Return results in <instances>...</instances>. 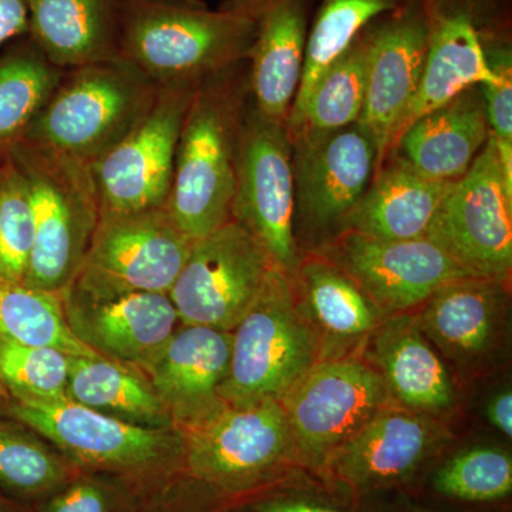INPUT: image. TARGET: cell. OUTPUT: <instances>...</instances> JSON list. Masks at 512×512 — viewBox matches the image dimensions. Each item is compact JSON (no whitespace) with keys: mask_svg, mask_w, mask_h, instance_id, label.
<instances>
[{"mask_svg":"<svg viewBox=\"0 0 512 512\" xmlns=\"http://www.w3.org/2000/svg\"><path fill=\"white\" fill-rule=\"evenodd\" d=\"M487 416L495 429L505 436H512V393L504 390L491 399L487 407Z\"/></svg>","mask_w":512,"mask_h":512,"instance_id":"40","label":"cell"},{"mask_svg":"<svg viewBox=\"0 0 512 512\" xmlns=\"http://www.w3.org/2000/svg\"><path fill=\"white\" fill-rule=\"evenodd\" d=\"M447 440L448 431L436 416L389 402L322 470L357 493H370L410 480Z\"/></svg>","mask_w":512,"mask_h":512,"instance_id":"18","label":"cell"},{"mask_svg":"<svg viewBox=\"0 0 512 512\" xmlns=\"http://www.w3.org/2000/svg\"><path fill=\"white\" fill-rule=\"evenodd\" d=\"M249 103L245 62L198 84L185 113L165 208L194 241L231 221L239 144Z\"/></svg>","mask_w":512,"mask_h":512,"instance_id":"1","label":"cell"},{"mask_svg":"<svg viewBox=\"0 0 512 512\" xmlns=\"http://www.w3.org/2000/svg\"><path fill=\"white\" fill-rule=\"evenodd\" d=\"M295 187V238L312 249L342 231L376 173L377 151L359 123L289 137Z\"/></svg>","mask_w":512,"mask_h":512,"instance_id":"9","label":"cell"},{"mask_svg":"<svg viewBox=\"0 0 512 512\" xmlns=\"http://www.w3.org/2000/svg\"><path fill=\"white\" fill-rule=\"evenodd\" d=\"M60 295L73 335L123 365H143L180 322L168 293H93L69 285Z\"/></svg>","mask_w":512,"mask_h":512,"instance_id":"19","label":"cell"},{"mask_svg":"<svg viewBox=\"0 0 512 512\" xmlns=\"http://www.w3.org/2000/svg\"><path fill=\"white\" fill-rule=\"evenodd\" d=\"M194 242L165 207L100 214L70 285L93 293H168Z\"/></svg>","mask_w":512,"mask_h":512,"instance_id":"10","label":"cell"},{"mask_svg":"<svg viewBox=\"0 0 512 512\" xmlns=\"http://www.w3.org/2000/svg\"><path fill=\"white\" fill-rule=\"evenodd\" d=\"M504 2L423 0L427 20L426 62L419 89L397 127L393 144L424 114L491 79L485 47L497 30L508 25Z\"/></svg>","mask_w":512,"mask_h":512,"instance_id":"16","label":"cell"},{"mask_svg":"<svg viewBox=\"0 0 512 512\" xmlns=\"http://www.w3.org/2000/svg\"><path fill=\"white\" fill-rule=\"evenodd\" d=\"M365 360L382 376L392 402L414 412H447L456 390L416 313L387 316L366 340Z\"/></svg>","mask_w":512,"mask_h":512,"instance_id":"22","label":"cell"},{"mask_svg":"<svg viewBox=\"0 0 512 512\" xmlns=\"http://www.w3.org/2000/svg\"><path fill=\"white\" fill-rule=\"evenodd\" d=\"M419 2L421 0H322L309 28L301 82L288 119L302 110L322 74L367 25L387 13Z\"/></svg>","mask_w":512,"mask_h":512,"instance_id":"31","label":"cell"},{"mask_svg":"<svg viewBox=\"0 0 512 512\" xmlns=\"http://www.w3.org/2000/svg\"><path fill=\"white\" fill-rule=\"evenodd\" d=\"M254 23L235 0H123L120 59L158 87L198 86L248 62Z\"/></svg>","mask_w":512,"mask_h":512,"instance_id":"2","label":"cell"},{"mask_svg":"<svg viewBox=\"0 0 512 512\" xmlns=\"http://www.w3.org/2000/svg\"><path fill=\"white\" fill-rule=\"evenodd\" d=\"M35 245L28 184L10 158L0 163V282L25 285Z\"/></svg>","mask_w":512,"mask_h":512,"instance_id":"34","label":"cell"},{"mask_svg":"<svg viewBox=\"0 0 512 512\" xmlns=\"http://www.w3.org/2000/svg\"><path fill=\"white\" fill-rule=\"evenodd\" d=\"M0 339L70 356H100L73 335L60 293L23 284L0 282Z\"/></svg>","mask_w":512,"mask_h":512,"instance_id":"32","label":"cell"},{"mask_svg":"<svg viewBox=\"0 0 512 512\" xmlns=\"http://www.w3.org/2000/svg\"><path fill=\"white\" fill-rule=\"evenodd\" d=\"M66 397L137 426L174 429L170 414L146 377L106 357H70Z\"/></svg>","mask_w":512,"mask_h":512,"instance_id":"28","label":"cell"},{"mask_svg":"<svg viewBox=\"0 0 512 512\" xmlns=\"http://www.w3.org/2000/svg\"><path fill=\"white\" fill-rule=\"evenodd\" d=\"M490 134L483 92L474 86L410 124L389 156L429 180L454 183L467 173Z\"/></svg>","mask_w":512,"mask_h":512,"instance_id":"23","label":"cell"},{"mask_svg":"<svg viewBox=\"0 0 512 512\" xmlns=\"http://www.w3.org/2000/svg\"><path fill=\"white\" fill-rule=\"evenodd\" d=\"M30 39L60 69L120 59L123 0H26Z\"/></svg>","mask_w":512,"mask_h":512,"instance_id":"26","label":"cell"},{"mask_svg":"<svg viewBox=\"0 0 512 512\" xmlns=\"http://www.w3.org/2000/svg\"><path fill=\"white\" fill-rule=\"evenodd\" d=\"M369 29L366 97L359 124L375 144L377 173L389 157L397 127L423 76L427 53L423 0L373 20Z\"/></svg>","mask_w":512,"mask_h":512,"instance_id":"17","label":"cell"},{"mask_svg":"<svg viewBox=\"0 0 512 512\" xmlns=\"http://www.w3.org/2000/svg\"><path fill=\"white\" fill-rule=\"evenodd\" d=\"M63 74L28 35L0 50V163L23 140Z\"/></svg>","mask_w":512,"mask_h":512,"instance_id":"29","label":"cell"},{"mask_svg":"<svg viewBox=\"0 0 512 512\" xmlns=\"http://www.w3.org/2000/svg\"><path fill=\"white\" fill-rule=\"evenodd\" d=\"M369 53L367 25L322 74L302 110L286 120L289 137L328 133L359 123L365 104Z\"/></svg>","mask_w":512,"mask_h":512,"instance_id":"30","label":"cell"},{"mask_svg":"<svg viewBox=\"0 0 512 512\" xmlns=\"http://www.w3.org/2000/svg\"><path fill=\"white\" fill-rule=\"evenodd\" d=\"M120 491L93 477L70 478L50 494L40 512H116Z\"/></svg>","mask_w":512,"mask_h":512,"instance_id":"38","label":"cell"},{"mask_svg":"<svg viewBox=\"0 0 512 512\" xmlns=\"http://www.w3.org/2000/svg\"><path fill=\"white\" fill-rule=\"evenodd\" d=\"M29 33L26 0H0V50Z\"/></svg>","mask_w":512,"mask_h":512,"instance_id":"39","label":"cell"},{"mask_svg":"<svg viewBox=\"0 0 512 512\" xmlns=\"http://www.w3.org/2000/svg\"><path fill=\"white\" fill-rule=\"evenodd\" d=\"M451 184L429 180L389 156L340 232H357L382 241L424 238Z\"/></svg>","mask_w":512,"mask_h":512,"instance_id":"27","label":"cell"},{"mask_svg":"<svg viewBox=\"0 0 512 512\" xmlns=\"http://www.w3.org/2000/svg\"><path fill=\"white\" fill-rule=\"evenodd\" d=\"M424 238L471 275L510 281L512 185L491 134L467 173L451 184Z\"/></svg>","mask_w":512,"mask_h":512,"instance_id":"8","label":"cell"},{"mask_svg":"<svg viewBox=\"0 0 512 512\" xmlns=\"http://www.w3.org/2000/svg\"><path fill=\"white\" fill-rule=\"evenodd\" d=\"M433 487L437 493L458 500H500L512 491L511 456L493 447L463 451L437 471Z\"/></svg>","mask_w":512,"mask_h":512,"instance_id":"36","label":"cell"},{"mask_svg":"<svg viewBox=\"0 0 512 512\" xmlns=\"http://www.w3.org/2000/svg\"><path fill=\"white\" fill-rule=\"evenodd\" d=\"M507 308V284L487 278L448 282L421 305L417 320L448 359L471 362L493 348Z\"/></svg>","mask_w":512,"mask_h":512,"instance_id":"25","label":"cell"},{"mask_svg":"<svg viewBox=\"0 0 512 512\" xmlns=\"http://www.w3.org/2000/svg\"><path fill=\"white\" fill-rule=\"evenodd\" d=\"M485 56L491 79L481 84V92L505 180L512 185V52L508 25L488 39Z\"/></svg>","mask_w":512,"mask_h":512,"instance_id":"37","label":"cell"},{"mask_svg":"<svg viewBox=\"0 0 512 512\" xmlns=\"http://www.w3.org/2000/svg\"><path fill=\"white\" fill-rule=\"evenodd\" d=\"M389 402L382 376L365 359L345 355L319 360L281 399L296 457L322 470Z\"/></svg>","mask_w":512,"mask_h":512,"instance_id":"11","label":"cell"},{"mask_svg":"<svg viewBox=\"0 0 512 512\" xmlns=\"http://www.w3.org/2000/svg\"><path fill=\"white\" fill-rule=\"evenodd\" d=\"M70 355L50 348H32L0 339V383L15 399H66Z\"/></svg>","mask_w":512,"mask_h":512,"instance_id":"35","label":"cell"},{"mask_svg":"<svg viewBox=\"0 0 512 512\" xmlns=\"http://www.w3.org/2000/svg\"><path fill=\"white\" fill-rule=\"evenodd\" d=\"M295 187L292 146L284 123L249 103L241 144L231 220L254 235L272 264L292 274L301 261L293 229Z\"/></svg>","mask_w":512,"mask_h":512,"instance_id":"12","label":"cell"},{"mask_svg":"<svg viewBox=\"0 0 512 512\" xmlns=\"http://www.w3.org/2000/svg\"><path fill=\"white\" fill-rule=\"evenodd\" d=\"M289 279L298 311L318 342L320 360L343 356V350L366 342L384 319L348 275L311 252L302 255Z\"/></svg>","mask_w":512,"mask_h":512,"instance_id":"24","label":"cell"},{"mask_svg":"<svg viewBox=\"0 0 512 512\" xmlns=\"http://www.w3.org/2000/svg\"><path fill=\"white\" fill-rule=\"evenodd\" d=\"M9 158L28 184L35 220L25 285L62 293L79 274L100 221L92 165L26 141Z\"/></svg>","mask_w":512,"mask_h":512,"instance_id":"4","label":"cell"},{"mask_svg":"<svg viewBox=\"0 0 512 512\" xmlns=\"http://www.w3.org/2000/svg\"><path fill=\"white\" fill-rule=\"evenodd\" d=\"M319 360L318 342L298 311L291 279L272 266L261 292L232 330L231 363L221 399L235 407L281 402Z\"/></svg>","mask_w":512,"mask_h":512,"instance_id":"5","label":"cell"},{"mask_svg":"<svg viewBox=\"0 0 512 512\" xmlns=\"http://www.w3.org/2000/svg\"><path fill=\"white\" fill-rule=\"evenodd\" d=\"M158 90L123 59L64 70L22 141L93 165L136 126Z\"/></svg>","mask_w":512,"mask_h":512,"instance_id":"3","label":"cell"},{"mask_svg":"<svg viewBox=\"0 0 512 512\" xmlns=\"http://www.w3.org/2000/svg\"><path fill=\"white\" fill-rule=\"evenodd\" d=\"M0 512H10L5 504L0 503Z\"/></svg>","mask_w":512,"mask_h":512,"instance_id":"42","label":"cell"},{"mask_svg":"<svg viewBox=\"0 0 512 512\" xmlns=\"http://www.w3.org/2000/svg\"><path fill=\"white\" fill-rule=\"evenodd\" d=\"M72 478L69 461L35 437L0 423V488L16 497L47 498Z\"/></svg>","mask_w":512,"mask_h":512,"instance_id":"33","label":"cell"},{"mask_svg":"<svg viewBox=\"0 0 512 512\" xmlns=\"http://www.w3.org/2000/svg\"><path fill=\"white\" fill-rule=\"evenodd\" d=\"M254 23L249 93L259 113L286 123L301 82L312 0H235Z\"/></svg>","mask_w":512,"mask_h":512,"instance_id":"21","label":"cell"},{"mask_svg":"<svg viewBox=\"0 0 512 512\" xmlns=\"http://www.w3.org/2000/svg\"><path fill=\"white\" fill-rule=\"evenodd\" d=\"M178 433L188 473L225 494L259 487L296 457L291 426L278 400L225 404L210 419Z\"/></svg>","mask_w":512,"mask_h":512,"instance_id":"7","label":"cell"},{"mask_svg":"<svg viewBox=\"0 0 512 512\" xmlns=\"http://www.w3.org/2000/svg\"><path fill=\"white\" fill-rule=\"evenodd\" d=\"M272 266L254 235L231 220L194 242L168 296L183 325L232 332Z\"/></svg>","mask_w":512,"mask_h":512,"instance_id":"13","label":"cell"},{"mask_svg":"<svg viewBox=\"0 0 512 512\" xmlns=\"http://www.w3.org/2000/svg\"><path fill=\"white\" fill-rule=\"evenodd\" d=\"M197 87H160L136 126L92 165L101 214L167 205L178 137Z\"/></svg>","mask_w":512,"mask_h":512,"instance_id":"14","label":"cell"},{"mask_svg":"<svg viewBox=\"0 0 512 512\" xmlns=\"http://www.w3.org/2000/svg\"><path fill=\"white\" fill-rule=\"evenodd\" d=\"M256 512H338L306 501L291 498H271L255 504Z\"/></svg>","mask_w":512,"mask_h":512,"instance_id":"41","label":"cell"},{"mask_svg":"<svg viewBox=\"0 0 512 512\" xmlns=\"http://www.w3.org/2000/svg\"><path fill=\"white\" fill-rule=\"evenodd\" d=\"M232 332L183 325L141 367L147 382L183 431L225 406L220 389L231 363Z\"/></svg>","mask_w":512,"mask_h":512,"instance_id":"20","label":"cell"},{"mask_svg":"<svg viewBox=\"0 0 512 512\" xmlns=\"http://www.w3.org/2000/svg\"><path fill=\"white\" fill-rule=\"evenodd\" d=\"M311 254L348 275L384 318L410 312L440 286L474 276L426 238L382 241L343 231Z\"/></svg>","mask_w":512,"mask_h":512,"instance_id":"15","label":"cell"},{"mask_svg":"<svg viewBox=\"0 0 512 512\" xmlns=\"http://www.w3.org/2000/svg\"><path fill=\"white\" fill-rule=\"evenodd\" d=\"M9 414L52 441L70 464L89 470L143 478L167 470L183 456L177 430L127 423L67 397L15 399Z\"/></svg>","mask_w":512,"mask_h":512,"instance_id":"6","label":"cell"}]
</instances>
